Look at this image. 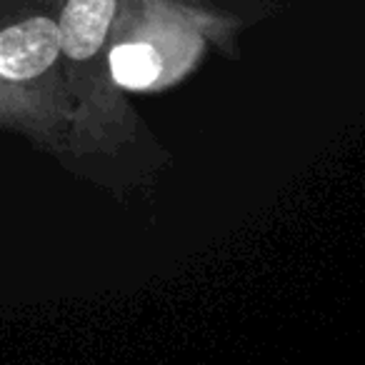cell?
<instances>
[{
  "label": "cell",
  "mask_w": 365,
  "mask_h": 365,
  "mask_svg": "<svg viewBox=\"0 0 365 365\" xmlns=\"http://www.w3.org/2000/svg\"><path fill=\"white\" fill-rule=\"evenodd\" d=\"M61 53L58 23L31 18L0 31V76L8 81H31L46 73Z\"/></svg>",
  "instance_id": "obj_1"
},
{
  "label": "cell",
  "mask_w": 365,
  "mask_h": 365,
  "mask_svg": "<svg viewBox=\"0 0 365 365\" xmlns=\"http://www.w3.org/2000/svg\"><path fill=\"white\" fill-rule=\"evenodd\" d=\"M110 71L120 86L148 88L160 76V58L145 43H128L110 53Z\"/></svg>",
  "instance_id": "obj_3"
},
{
  "label": "cell",
  "mask_w": 365,
  "mask_h": 365,
  "mask_svg": "<svg viewBox=\"0 0 365 365\" xmlns=\"http://www.w3.org/2000/svg\"><path fill=\"white\" fill-rule=\"evenodd\" d=\"M115 0H68L58 23L61 51L73 61H88L106 41Z\"/></svg>",
  "instance_id": "obj_2"
}]
</instances>
